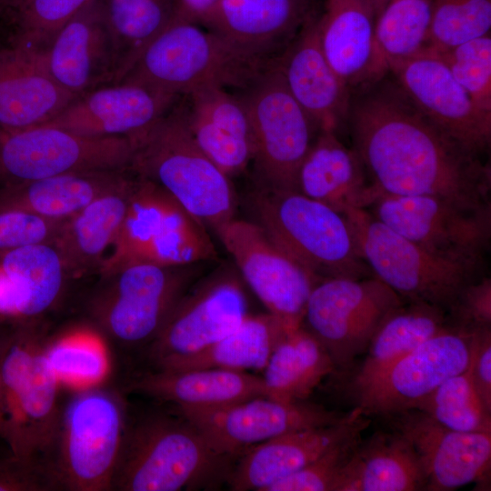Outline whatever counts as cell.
I'll return each mask as SVG.
<instances>
[{
	"label": "cell",
	"mask_w": 491,
	"mask_h": 491,
	"mask_svg": "<svg viewBox=\"0 0 491 491\" xmlns=\"http://www.w3.org/2000/svg\"><path fill=\"white\" fill-rule=\"evenodd\" d=\"M346 123L380 195L490 205L489 165L431 122L392 76L351 95Z\"/></svg>",
	"instance_id": "obj_1"
},
{
	"label": "cell",
	"mask_w": 491,
	"mask_h": 491,
	"mask_svg": "<svg viewBox=\"0 0 491 491\" xmlns=\"http://www.w3.org/2000/svg\"><path fill=\"white\" fill-rule=\"evenodd\" d=\"M230 459L181 415H146L126 423L112 490L195 489L226 480Z\"/></svg>",
	"instance_id": "obj_2"
},
{
	"label": "cell",
	"mask_w": 491,
	"mask_h": 491,
	"mask_svg": "<svg viewBox=\"0 0 491 491\" xmlns=\"http://www.w3.org/2000/svg\"><path fill=\"white\" fill-rule=\"evenodd\" d=\"M130 169L165 189L191 215L213 230L235 217L228 177L196 145L178 101L146 130L131 137Z\"/></svg>",
	"instance_id": "obj_3"
},
{
	"label": "cell",
	"mask_w": 491,
	"mask_h": 491,
	"mask_svg": "<svg viewBox=\"0 0 491 491\" xmlns=\"http://www.w3.org/2000/svg\"><path fill=\"white\" fill-rule=\"evenodd\" d=\"M256 223L319 281L370 276L347 216L298 191L261 184L251 195Z\"/></svg>",
	"instance_id": "obj_4"
},
{
	"label": "cell",
	"mask_w": 491,
	"mask_h": 491,
	"mask_svg": "<svg viewBox=\"0 0 491 491\" xmlns=\"http://www.w3.org/2000/svg\"><path fill=\"white\" fill-rule=\"evenodd\" d=\"M36 326L0 332L5 440L17 456L40 463L51 452L62 410L61 384Z\"/></svg>",
	"instance_id": "obj_5"
},
{
	"label": "cell",
	"mask_w": 491,
	"mask_h": 491,
	"mask_svg": "<svg viewBox=\"0 0 491 491\" xmlns=\"http://www.w3.org/2000/svg\"><path fill=\"white\" fill-rule=\"evenodd\" d=\"M272 64L243 53L198 24L175 18L120 82L177 97L205 86L241 91Z\"/></svg>",
	"instance_id": "obj_6"
},
{
	"label": "cell",
	"mask_w": 491,
	"mask_h": 491,
	"mask_svg": "<svg viewBox=\"0 0 491 491\" xmlns=\"http://www.w3.org/2000/svg\"><path fill=\"white\" fill-rule=\"evenodd\" d=\"M127 423L122 397L99 385L75 389L62 406L45 462L55 490L109 491Z\"/></svg>",
	"instance_id": "obj_7"
},
{
	"label": "cell",
	"mask_w": 491,
	"mask_h": 491,
	"mask_svg": "<svg viewBox=\"0 0 491 491\" xmlns=\"http://www.w3.org/2000/svg\"><path fill=\"white\" fill-rule=\"evenodd\" d=\"M371 274L406 302L438 306L447 313L462 291L482 276L484 262L452 259L395 232L366 209L345 214Z\"/></svg>",
	"instance_id": "obj_8"
},
{
	"label": "cell",
	"mask_w": 491,
	"mask_h": 491,
	"mask_svg": "<svg viewBox=\"0 0 491 491\" xmlns=\"http://www.w3.org/2000/svg\"><path fill=\"white\" fill-rule=\"evenodd\" d=\"M215 257L205 225L161 186L136 175L125 219L99 270L105 276L133 264L191 266Z\"/></svg>",
	"instance_id": "obj_9"
},
{
	"label": "cell",
	"mask_w": 491,
	"mask_h": 491,
	"mask_svg": "<svg viewBox=\"0 0 491 491\" xmlns=\"http://www.w3.org/2000/svg\"><path fill=\"white\" fill-rule=\"evenodd\" d=\"M188 266L139 263L103 276L107 283L91 303L96 324L122 346L147 347L191 287Z\"/></svg>",
	"instance_id": "obj_10"
},
{
	"label": "cell",
	"mask_w": 491,
	"mask_h": 491,
	"mask_svg": "<svg viewBox=\"0 0 491 491\" xmlns=\"http://www.w3.org/2000/svg\"><path fill=\"white\" fill-rule=\"evenodd\" d=\"M238 95L247 111L252 162L261 184L297 191L299 168L319 132L316 125L290 94L275 62Z\"/></svg>",
	"instance_id": "obj_11"
},
{
	"label": "cell",
	"mask_w": 491,
	"mask_h": 491,
	"mask_svg": "<svg viewBox=\"0 0 491 491\" xmlns=\"http://www.w3.org/2000/svg\"><path fill=\"white\" fill-rule=\"evenodd\" d=\"M405 302L374 276L326 278L313 287L301 326L324 346L336 369L346 368Z\"/></svg>",
	"instance_id": "obj_12"
},
{
	"label": "cell",
	"mask_w": 491,
	"mask_h": 491,
	"mask_svg": "<svg viewBox=\"0 0 491 491\" xmlns=\"http://www.w3.org/2000/svg\"><path fill=\"white\" fill-rule=\"evenodd\" d=\"M133 156L131 137H90L45 125L4 132L0 137V184L68 173L126 170Z\"/></svg>",
	"instance_id": "obj_13"
},
{
	"label": "cell",
	"mask_w": 491,
	"mask_h": 491,
	"mask_svg": "<svg viewBox=\"0 0 491 491\" xmlns=\"http://www.w3.org/2000/svg\"><path fill=\"white\" fill-rule=\"evenodd\" d=\"M366 210L404 237L452 259L484 262L490 245V205H467L432 195L381 194Z\"/></svg>",
	"instance_id": "obj_14"
},
{
	"label": "cell",
	"mask_w": 491,
	"mask_h": 491,
	"mask_svg": "<svg viewBox=\"0 0 491 491\" xmlns=\"http://www.w3.org/2000/svg\"><path fill=\"white\" fill-rule=\"evenodd\" d=\"M243 280L269 313L290 329L301 326L319 280L281 248L256 222L231 218L214 229Z\"/></svg>",
	"instance_id": "obj_15"
},
{
	"label": "cell",
	"mask_w": 491,
	"mask_h": 491,
	"mask_svg": "<svg viewBox=\"0 0 491 491\" xmlns=\"http://www.w3.org/2000/svg\"><path fill=\"white\" fill-rule=\"evenodd\" d=\"M218 453L234 457L281 435L346 420L339 413L309 402L256 396L213 407H177Z\"/></svg>",
	"instance_id": "obj_16"
},
{
	"label": "cell",
	"mask_w": 491,
	"mask_h": 491,
	"mask_svg": "<svg viewBox=\"0 0 491 491\" xmlns=\"http://www.w3.org/2000/svg\"><path fill=\"white\" fill-rule=\"evenodd\" d=\"M249 315L243 283L231 270L191 286L146 347L155 368L198 353L233 331Z\"/></svg>",
	"instance_id": "obj_17"
},
{
	"label": "cell",
	"mask_w": 491,
	"mask_h": 491,
	"mask_svg": "<svg viewBox=\"0 0 491 491\" xmlns=\"http://www.w3.org/2000/svg\"><path fill=\"white\" fill-rule=\"evenodd\" d=\"M472 331L451 325L379 375L355 385L365 416L385 417L413 409L447 378L466 370Z\"/></svg>",
	"instance_id": "obj_18"
},
{
	"label": "cell",
	"mask_w": 491,
	"mask_h": 491,
	"mask_svg": "<svg viewBox=\"0 0 491 491\" xmlns=\"http://www.w3.org/2000/svg\"><path fill=\"white\" fill-rule=\"evenodd\" d=\"M416 107L444 133L482 156L491 142V115L480 110L439 55L426 48L389 67Z\"/></svg>",
	"instance_id": "obj_19"
},
{
	"label": "cell",
	"mask_w": 491,
	"mask_h": 491,
	"mask_svg": "<svg viewBox=\"0 0 491 491\" xmlns=\"http://www.w3.org/2000/svg\"><path fill=\"white\" fill-rule=\"evenodd\" d=\"M386 418L413 445L425 472V490L450 491L489 479L491 433L451 430L416 409Z\"/></svg>",
	"instance_id": "obj_20"
},
{
	"label": "cell",
	"mask_w": 491,
	"mask_h": 491,
	"mask_svg": "<svg viewBox=\"0 0 491 491\" xmlns=\"http://www.w3.org/2000/svg\"><path fill=\"white\" fill-rule=\"evenodd\" d=\"M35 54L51 78L76 96L114 84L117 54L104 0H94L85 6L45 50Z\"/></svg>",
	"instance_id": "obj_21"
},
{
	"label": "cell",
	"mask_w": 491,
	"mask_h": 491,
	"mask_svg": "<svg viewBox=\"0 0 491 491\" xmlns=\"http://www.w3.org/2000/svg\"><path fill=\"white\" fill-rule=\"evenodd\" d=\"M180 97L132 82L93 89L41 125L90 137H133L165 115Z\"/></svg>",
	"instance_id": "obj_22"
},
{
	"label": "cell",
	"mask_w": 491,
	"mask_h": 491,
	"mask_svg": "<svg viewBox=\"0 0 491 491\" xmlns=\"http://www.w3.org/2000/svg\"><path fill=\"white\" fill-rule=\"evenodd\" d=\"M315 13V0H219L198 25L273 63Z\"/></svg>",
	"instance_id": "obj_23"
},
{
	"label": "cell",
	"mask_w": 491,
	"mask_h": 491,
	"mask_svg": "<svg viewBox=\"0 0 491 491\" xmlns=\"http://www.w3.org/2000/svg\"><path fill=\"white\" fill-rule=\"evenodd\" d=\"M370 422L356 406L340 423L289 432L258 444L246 450L232 467L226 479L229 487L234 491H266L342 441L362 434Z\"/></svg>",
	"instance_id": "obj_24"
},
{
	"label": "cell",
	"mask_w": 491,
	"mask_h": 491,
	"mask_svg": "<svg viewBox=\"0 0 491 491\" xmlns=\"http://www.w3.org/2000/svg\"><path fill=\"white\" fill-rule=\"evenodd\" d=\"M317 18L316 12L275 64L318 131L336 132L346 123L352 94L324 55Z\"/></svg>",
	"instance_id": "obj_25"
},
{
	"label": "cell",
	"mask_w": 491,
	"mask_h": 491,
	"mask_svg": "<svg viewBox=\"0 0 491 491\" xmlns=\"http://www.w3.org/2000/svg\"><path fill=\"white\" fill-rule=\"evenodd\" d=\"M67 275L53 244L0 253V330L36 326L61 298Z\"/></svg>",
	"instance_id": "obj_26"
},
{
	"label": "cell",
	"mask_w": 491,
	"mask_h": 491,
	"mask_svg": "<svg viewBox=\"0 0 491 491\" xmlns=\"http://www.w3.org/2000/svg\"><path fill=\"white\" fill-rule=\"evenodd\" d=\"M230 91L205 86L181 96L178 104L196 145L231 178L252 162L253 141L246 105Z\"/></svg>",
	"instance_id": "obj_27"
},
{
	"label": "cell",
	"mask_w": 491,
	"mask_h": 491,
	"mask_svg": "<svg viewBox=\"0 0 491 491\" xmlns=\"http://www.w3.org/2000/svg\"><path fill=\"white\" fill-rule=\"evenodd\" d=\"M376 19L373 0H326L318 14L324 55L351 94L388 75L376 51Z\"/></svg>",
	"instance_id": "obj_28"
},
{
	"label": "cell",
	"mask_w": 491,
	"mask_h": 491,
	"mask_svg": "<svg viewBox=\"0 0 491 491\" xmlns=\"http://www.w3.org/2000/svg\"><path fill=\"white\" fill-rule=\"evenodd\" d=\"M76 97L51 78L35 52L15 45L0 48V129L5 133L47 123Z\"/></svg>",
	"instance_id": "obj_29"
},
{
	"label": "cell",
	"mask_w": 491,
	"mask_h": 491,
	"mask_svg": "<svg viewBox=\"0 0 491 491\" xmlns=\"http://www.w3.org/2000/svg\"><path fill=\"white\" fill-rule=\"evenodd\" d=\"M297 191L343 214L366 209L380 195L354 148L329 130L317 133L304 158Z\"/></svg>",
	"instance_id": "obj_30"
},
{
	"label": "cell",
	"mask_w": 491,
	"mask_h": 491,
	"mask_svg": "<svg viewBox=\"0 0 491 491\" xmlns=\"http://www.w3.org/2000/svg\"><path fill=\"white\" fill-rule=\"evenodd\" d=\"M129 387L176 407H213L266 396L262 377L225 368L155 369Z\"/></svg>",
	"instance_id": "obj_31"
},
{
	"label": "cell",
	"mask_w": 491,
	"mask_h": 491,
	"mask_svg": "<svg viewBox=\"0 0 491 491\" xmlns=\"http://www.w3.org/2000/svg\"><path fill=\"white\" fill-rule=\"evenodd\" d=\"M426 484L413 445L395 430L361 439L333 491H417L425 490Z\"/></svg>",
	"instance_id": "obj_32"
},
{
	"label": "cell",
	"mask_w": 491,
	"mask_h": 491,
	"mask_svg": "<svg viewBox=\"0 0 491 491\" xmlns=\"http://www.w3.org/2000/svg\"><path fill=\"white\" fill-rule=\"evenodd\" d=\"M136 175L96 197L65 220L53 243L68 275L100 268L125 219Z\"/></svg>",
	"instance_id": "obj_33"
},
{
	"label": "cell",
	"mask_w": 491,
	"mask_h": 491,
	"mask_svg": "<svg viewBox=\"0 0 491 491\" xmlns=\"http://www.w3.org/2000/svg\"><path fill=\"white\" fill-rule=\"evenodd\" d=\"M130 169L57 175L0 186V211L19 210L65 221L96 197L123 184Z\"/></svg>",
	"instance_id": "obj_34"
},
{
	"label": "cell",
	"mask_w": 491,
	"mask_h": 491,
	"mask_svg": "<svg viewBox=\"0 0 491 491\" xmlns=\"http://www.w3.org/2000/svg\"><path fill=\"white\" fill-rule=\"evenodd\" d=\"M335 370L324 346L300 326L277 344L263 369L266 396L284 402L305 401Z\"/></svg>",
	"instance_id": "obj_35"
},
{
	"label": "cell",
	"mask_w": 491,
	"mask_h": 491,
	"mask_svg": "<svg viewBox=\"0 0 491 491\" xmlns=\"http://www.w3.org/2000/svg\"><path fill=\"white\" fill-rule=\"evenodd\" d=\"M448 313L421 302H405L371 338L354 386L379 375L399 358L451 326Z\"/></svg>",
	"instance_id": "obj_36"
},
{
	"label": "cell",
	"mask_w": 491,
	"mask_h": 491,
	"mask_svg": "<svg viewBox=\"0 0 491 491\" xmlns=\"http://www.w3.org/2000/svg\"><path fill=\"white\" fill-rule=\"evenodd\" d=\"M291 330L269 312L249 314L233 331L202 351L155 369L263 371L277 344Z\"/></svg>",
	"instance_id": "obj_37"
},
{
	"label": "cell",
	"mask_w": 491,
	"mask_h": 491,
	"mask_svg": "<svg viewBox=\"0 0 491 491\" xmlns=\"http://www.w3.org/2000/svg\"><path fill=\"white\" fill-rule=\"evenodd\" d=\"M104 6L117 54L115 84L175 19L176 0H104Z\"/></svg>",
	"instance_id": "obj_38"
},
{
	"label": "cell",
	"mask_w": 491,
	"mask_h": 491,
	"mask_svg": "<svg viewBox=\"0 0 491 491\" xmlns=\"http://www.w3.org/2000/svg\"><path fill=\"white\" fill-rule=\"evenodd\" d=\"M433 0H389L377 15L375 45L388 74L389 67L428 47Z\"/></svg>",
	"instance_id": "obj_39"
},
{
	"label": "cell",
	"mask_w": 491,
	"mask_h": 491,
	"mask_svg": "<svg viewBox=\"0 0 491 491\" xmlns=\"http://www.w3.org/2000/svg\"><path fill=\"white\" fill-rule=\"evenodd\" d=\"M413 409L451 430L491 433V411L480 398L467 370L445 380Z\"/></svg>",
	"instance_id": "obj_40"
},
{
	"label": "cell",
	"mask_w": 491,
	"mask_h": 491,
	"mask_svg": "<svg viewBox=\"0 0 491 491\" xmlns=\"http://www.w3.org/2000/svg\"><path fill=\"white\" fill-rule=\"evenodd\" d=\"M45 355L60 384L74 389L100 385L109 371L105 345L92 333L77 332L45 342Z\"/></svg>",
	"instance_id": "obj_41"
},
{
	"label": "cell",
	"mask_w": 491,
	"mask_h": 491,
	"mask_svg": "<svg viewBox=\"0 0 491 491\" xmlns=\"http://www.w3.org/2000/svg\"><path fill=\"white\" fill-rule=\"evenodd\" d=\"M94 0H17L7 15L15 28L11 45L45 50L59 30Z\"/></svg>",
	"instance_id": "obj_42"
},
{
	"label": "cell",
	"mask_w": 491,
	"mask_h": 491,
	"mask_svg": "<svg viewBox=\"0 0 491 491\" xmlns=\"http://www.w3.org/2000/svg\"><path fill=\"white\" fill-rule=\"evenodd\" d=\"M491 0H433L429 45L443 52L490 34Z\"/></svg>",
	"instance_id": "obj_43"
},
{
	"label": "cell",
	"mask_w": 491,
	"mask_h": 491,
	"mask_svg": "<svg viewBox=\"0 0 491 491\" xmlns=\"http://www.w3.org/2000/svg\"><path fill=\"white\" fill-rule=\"evenodd\" d=\"M436 53L474 104L491 115L490 34Z\"/></svg>",
	"instance_id": "obj_44"
},
{
	"label": "cell",
	"mask_w": 491,
	"mask_h": 491,
	"mask_svg": "<svg viewBox=\"0 0 491 491\" xmlns=\"http://www.w3.org/2000/svg\"><path fill=\"white\" fill-rule=\"evenodd\" d=\"M361 439V434H357L342 441L308 466L276 482L266 491H333Z\"/></svg>",
	"instance_id": "obj_45"
},
{
	"label": "cell",
	"mask_w": 491,
	"mask_h": 491,
	"mask_svg": "<svg viewBox=\"0 0 491 491\" xmlns=\"http://www.w3.org/2000/svg\"><path fill=\"white\" fill-rule=\"evenodd\" d=\"M64 222L19 210H2L0 253L30 245L53 244Z\"/></svg>",
	"instance_id": "obj_46"
},
{
	"label": "cell",
	"mask_w": 491,
	"mask_h": 491,
	"mask_svg": "<svg viewBox=\"0 0 491 491\" xmlns=\"http://www.w3.org/2000/svg\"><path fill=\"white\" fill-rule=\"evenodd\" d=\"M448 316L453 326L467 331L490 327V278L482 276L469 284L462 291Z\"/></svg>",
	"instance_id": "obj_47"
},
{
	"label": "cell",
	"mask_w": 491,
	"mask_h": 491,
	"mask_svg": "<svg viewBox=\"0 0 491 491\" xmlns=\"http://www.w3.org/2000/svg\"><path fill=\"white\" fill-rule=\"evenodd\" d=\"M55 490L45 466L0 448V491Z\"/></svg>",
	"instance_id": "obj_48"
},
{
	"label": "cell",
	"mask_w": 491,
	"mask_h": 491,
	"mask_svg": "<svg viewBox=\"0 0 491 491\" xmlns=\"http://www.w3.org/2000/svg\"><path fill=\"white\" fill-rule=\"evenodd\" d=\"M466 370L483 403L491 411L490 327L472 331L469 342V361Z\"/></svg>",
	"instance_id": "obj_49"
},
{
	"label": "cell",
	"mask_w": 491,
	"mask_h": 491,
	"mask_svg": "<svg viewBox=\"0 0 491 491\" xmlns=\"http://www.w3.org/2000/svg\"><path fill=\"white\" fill-rule=\"evenodd\" d=\"M219 0H176V15L184 21L199 24Z\"/></svg>",
	"instance_id": "obj_50"
},
{
	"label": "cell",
	"mask_w": 491,
	"mask_h": 491,
	"mask_svg": "<svg viewBox=\"0 0 491 491\" xmlns=\"http://www.w3.org/2000/svg\"><path fill=\"white\" fill-rule=\"evenodd\" d=\"M0 447H8V446L6 445L5 440V426H4L3 404H2L1 375H0Z\"/></svg>",
	"instance_id": "obj_51"
},
{
	"label": "cell",
	"mask_w": 491,
	"mask_h": 491,
	"mask_svg": "<svg viewBox=\"0 0 491 491\" xmlns=\"http://www.w3.org/2000/svg\"><path fill=\"white\" fill-rule=\"evenodd\" d=\"M16 2L17 0H0V12L7 16Z\"/></svg>",
	"instance_id": "obj_52"
},
{
	"label": "cell",
	"mask_w": 491,
	"mask_h": 491,
	"mask_svg": "<svg viewBox=\"0 0 491 491\" xmlns=\"http://www.w3.org/2000/svg\"><path fill=\"white\" fill-rule=\"evenodd\" d=\"M376 11V16L381 12V10L384 8V6L387 4L389 0H373Z\"/></svg>",
	"instance_id": "obj_53"
},
{
	"label": "cell",
	"mask_w": 491,
	"mask_h": 491,
	"mask_svg": "<svg viewBox=\"0 0 491 491\" xmlns=\"http://www.w3.org/2000/svg\"><path fill=\"white\" fill-rule=\"evenodd\" d=\"M4 16V15L0 12V18H2ZM5 45H3L1 42H0V48L4 47Z\"/></svg>",
	"instance_id": "obj_54"
},
{
	"label": "cell",
	"mask_w": 491,
	"mask_h": 491,
	"mask_svg": "<svg viewBox=\"0 0 491 491\" xmlns=\"http://www.w3.org/2000/svg\"><path fill=\"white\" fill-rule=\"evenodd\" d=\"M3 133H4V131H2V130L0 129V137H1V135H3Z\"/></svg>",
	"instance_id": "obj_55"
}]
</instances>
